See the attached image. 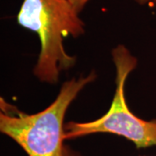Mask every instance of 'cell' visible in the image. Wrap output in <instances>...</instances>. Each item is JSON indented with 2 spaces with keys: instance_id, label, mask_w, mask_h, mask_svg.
<instances>
[{
  "instance_id": "obj_7",
  "label": "cell",
  "mask_w": 156,
  "mask_h": 156,
  "mask_svg": "<svg viewBox=\"0 0 156 156\" xmlns=\"http://www.w3.org/2000/svg\"><path fill=\"white\" fill-rule=\"evenodd\" d=\"M151 2H152L153 4H154V5H155V6H156V0H151Z\"/></svg>"
},
{
  "instance_id": "obj_1",
  "label": "cell",
  "mask_w": 156,
  "mask_h": 156,
  "mask_svg": "<svg viewBox=\"0 0 156 156\" xmlns=\"http://www.w3.org/2000/svg\"><path fill=\"white\" fill-rule=\"evenodd\" d=\"M17 23L38 37L40 50L33 75L41 83L56 84L61 73L76 62V57L68 53L63 42L85 33L80 14L69 0H23Z\"/></svg>"
},
{
  "instance_id": "obj_6",
  "label": "cell",
  "mask_w": 156,
  "mask_h": 156,
  "mask_svg": "<svg viewBox=\"0 0 156 156\" xmlns=\"http://www.w3.org/2000/svg\"><path fill=\"white\" fill-rule=\"evenodd\" d=\"M134 1L140 5H147L148 3L151 2V0H134Z\"/></svg>"
},
{
  "instance_id": "obj_2",
  "label": "cell",
  "mask_w": 156,
  "mask_h": 156,
  "mask_svg": "<svg viewBox=\"0 0 156 156\" xmlns=\"http://www.w3.org/2000/svg\"><path fill=\"white\" fill-rule=\"evenodd\" d=\"M97 77L95 70L64 82L56 99L35 114L21 111L0 98V132L13 140L28 156L64 155V118L80 92Z\"/></svg>"
},
{
  "instance_id": "obj_4",
  "label": "cell",
  "mask_w": 156,
  "mask_h": 156,
  "mask_svg": "<svg viewBox=\"0 0 156 156\" xmlns=\"http://www.w3.org/2000/svg\"><path fill=\"white\" fill-rule=\"evenodd\" d=\"M69 1L70 2V4L72 5L74 9L76 11L78 14H80L90 0H69Z\"/></svg>"
},
{
  "instance_id": "obj_5",
  "label": "cell",
  "mask_w": 156,
  "mask_h": 156,
  "mask_svg": "<svg viewBox=\"0 0 156 156\" xmlns=\"http://www.w3.org/2000/svg\"><path fill=\"white\" fill-rule=\"evenodd\" d=\"M63 156H83L80 152L73 149L69 146L65 145L64 147V155Z\"/></svg>"
},
{
  "instance_id": "obj_3",
  "label": "cell",
  "mask_w": 156,
  "mask_h": 156,
  "mask_svg": "<svg viewBox=\"0 0 156 156\" xmlns=\"http://www.w3.org/2000/svg\"><path fill=\"white\" fill-rule=\"evenodd\" d=\"M115 69V91L108 111L90 122H68L64 124V140L82 138L95 134H112L133 142L136 148L156 146V119L146 121L129 108L125 85L130 73L137 67L138 60L123 44L111 51Z\"/></svg>"
}]
</instances>
